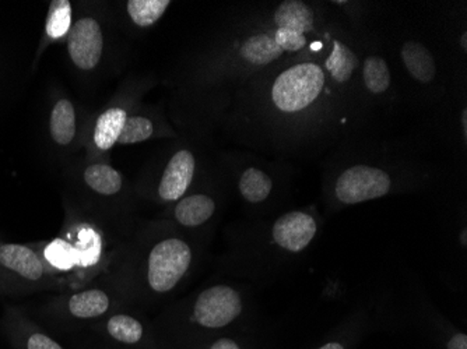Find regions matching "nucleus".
<instances>
[{
	"instance_id": "1",
	"label": "nucleus",
	"mask_w": 467,
	"mask_h": 349,
	"mask_svg": "<svg viewBox=\"0 0 467 349\" xmlns=\"http://www.w3.org/2000/svg\"><path fill=\"white\" fill-rule=\"evenodd\" d=\"M317 39L308 51L275 65L256 80L262 84L264 139L280 161L335 149L367 136L374 123L330 83L317 54Z\"/></svg>"
},
{
	"instance_id": "2",
	"label": "nucleus",
	"mask_w": 467,
	"mask_h": 349,
	"mask_svg": "<svg viewBox=\"0 0 467 349\" xmlns=\"http://www.w3.org/2000/svg\"><path fill=\"white\" fill-rule=\"evenodd\" d=\"M431 168L403 144L359 136L330 152L322 196L329 212L429 188Z\"/></svg>"
},
{
	"instance_id": "3",
	"label": "nucleus",
	"mask_w": 467,
	"mask_h": 349,
	"mask_svg": "<svg viewBox=\"0 0 467 349\" xmlns=\"http://www.w3.org/2000/svg\"><path fill=\"white\" fill-rule=\"evenodd\" d=\"M324 231V217L315 206L285 209L249 228L238 249L246 272L275 280L303 263Z\"/></svg>"
},
{
	"instance_id": "4",
	"label": "nucleus",
	"mask_w": 467,
	"mask_h": 349,
	"mask_svg": "<svg viewBox=\"0 0 467 349\" xmlns=\"http://www.w3.org/2000/svg\"><path fill=\"white\" fill-rule=\"evenodd\" d=\"M248 295L233 283H213L157 319L160 349H186L206 338L252 329Z\"/></svg>"
},
{
	"instance_id": "5",
	"label": "nucleus",
	"mask_w": 467,
	"mask_h": 349,
	"mask_svg": "<svg viewBox=\"0 0 467 349\" xmlns=\"http://www.w3.org/2000/svg\"><path fill=\"white\" fill-rule=\"evenodd\" d=\"M199 251L192 235H185L168 224L156 228L144 245L140 260L141 295L160 299L177 293L191 277Z\"/></svg>"
},
{
	"instance_id": "6",
	"label": "nucleus",
	"mask_w": 467,
	"mask_h": 349,
	"mask_svg": "<svg viewBox=\"0 0 467 349\" xmlns=\"http://www.w3.org/2000/svg\"><path fill=\"white\" fill-rule=\"evenodd\" d=\"M317 54L336 90L375 120L377 109L367 98L361 84V62L356 33L333 9L319 34Z\"/></svg>"
},
{
	"instance_id": "7",
	"label": "nucleus",
	"mask_w": 467,
	"mask_h": 349,
	"mask_svg": "<svg viewBox=\"0 0 467 349\" xmlns=\"http://www.w3.org/2000/svg\"><path fill=\"white\" fill-rule=\"evenodd\" d=\"M84 329L88 334L78 340L80 349H160L153 324L125 312H112Z\"/></svg>"
},
{
	"instance_id": "8",
	"label": "nucleus",
	"mask_w": 467,
	"mask_h": 349,
	"mask_svg": "<svg viewBox=\"0 0 467 349\" xmlns=\"http://www.w3.org/2000/svg\"><path fill=\"white\" fill-rule=\"evenodd\" d=\"M351 30L356 33L358 41L361 84L367 98L374 105L378 114L392 111L393 105L398 101V91L389 60L382 52L380 38L372 34L366 26Z\"/></svg>"
},
{
	"instance_id": "9",
	"label": "nucleus",
	"mask_w": 467,
	"mask_h": 349,
	"mask_svg": "<svg viewBox=\"0 0 467 349\" xmlns=\"http://www.w3.org/2000/svg\"><path fill=\"white\" fill-rule=\"evenodd\" d=\"M293 167L287 161L280 162L275 169L248 167L238 178L237 190L245 206L266 212L283 211V204L290 196Z\"/></svg>"
},
{
	"instance_id": "10",
	"label": "nucleus",
	"mask_w": 467,
	"mask_h": 349,
	"mask_svg": "<svg viewBox=\"0 0 467 349\" xmlns=\"http://www.w3.org/2000/svg\"><path fill=\"white\" fill-rule=\"evenodd\" d=\"M398 55L406 75L424 93L437 96L441 87L440 67L431 49L416 36L401 38L398 44ZM438 99V97H437Z\"/></svg>"
},
{
	"instance_id": "11",
	"label": "nucleus",
	"mask_w": 467,
	"mask_h": 349,
	"mask_svg": "<svg viewBox=\"0 0 467 349\" xmlns=\"http://www.w3.org/2000/svg\"><path fill=\"white\" fill-rule=\"evenodd\" d=\"M217 211H219V201L216 200L213 193L191 191L180 200L170 204L165 224L191 235L196 231L209 227L216 218Z\"/></svg>"
},
{
	"instance_id": "12",
	"label": "nucleus",
	"mask_w": 467,
	"mask_h": 349,
	"mask_svg": "<svg viewBox=\"0 0 467 349\" xmlns=\"http://www.w3.org/2000/svg\"><path fill=\"white\" fill-rule=\"evenodd\" d=\"M196 168L198 161L191 149H181L174 152L165 164L157 183L156 196L159 201L170 206L191 193V188L195 182Z\"/></svg>"
},
{
	"instance_id": "13",
	"label": "nucleus",
	"mask_w": 467,
	"mask_h": 349,
	"mask_svg": "<svg viewBox=\"0 0 467 349\" xmlns=\"http://www.w3.org/2000/svg\"><path fill=\"white\" fill-rule=\"evenodd\" d=\"M0 272L27 285L42 283L49 275L36 249L16 243L0 245Z\"/></svg>"
},
{
	"instance_id": "14",
	"label": "nucleus",
	"mask_w": 467,
	"mask_h": 349,
	"mask_svg": "<svg viewBox=\"0 0 467 349\" xmlns=\"http://www.w3.org/2000/svg\"><path fill=\"white\" fill-rule=\"evenodd\" d=\"M102 46L104 41L101 27L94 18H80L73 27H70L67 49L78 69H94L101 59Z\"/></svg>"
},
{
	"instance_id": "15",
	"label": "nucleus",
	"mask_w": 467,
	"mask_h": 349,
	"mask_svg": "<svg viewBox=\"0 0 467 349\" xmlns=\"http://www.w3.org/2000/svg\"><path fill=\"white\" fill-rule=\"evenodd\" d=\"M114 312L109 293L99 288L73 293L62 304V317L76 323H90L102 319Z\"/></svg>"
},
{
	"instance_id": "16",
	"label": "nucleus",
	"mask_w": 467,
	"mask_h": 349,
	"mask_svg": "<svg viewBox=\"0 0 467 349\" xmlns=\"http://www.w3.org/2000/svg\"><path fill=\"white\" fill-rule=\"evenodd\" d=\"M375 317L369 309H357L336 325L315 349H357L359 343L374 330Z\"/></svg>"
},
{
	"instance_id": "17",
	"label": "nucleus",
	"mask_w": 467,
	"mask_h": 349,
	"mask_svg": "<svg viewBox=\"0 0 467 349\" xmlns=\"http://www.w3.org/2000/svg\"><path fill=\"white\" fill-rule=\"evenodd\" d=\"M67 238L78 260V272H91L104 262V235L91 222H78L67 231Z\"/></svg>"
},
{
	"instance_id": "18",
	"label": "nucleus",
	"mask_w": 467,
	"mask_h": 349,
	"mask_svg": "<svg viewBox=\"0 0 467 349\" xmlns=\"http://www.w3.org/2000/svg\"><path fill=\"white\" fill-rule=\"evenodd\" d=\"M5 332L13 349H67L38 325L17 314L7 317Z\"/></svg>"
},
{
	"instance_id": "19",
	"label": "nucleus",
	"mask_w": 467,
	"mask_h": 349,
	"mask_svg": "<svg viewBox=\"0 0 467 349\" xmlns=\"http://www.w3.org/2000/svg\"><path fill=\"white\" fill-rule=\"evenodd\" d=\"M422 325L431 337L437 349H467V335L459 327L435 311L432 306H424L421 313Z\"/></svg>"
},
{
	"instance_id": "20",
	"label": "nucleus",
	"mask_w": 467,
	"mask_h": 349,
	"mask_svg": "<svg viewBox=\"0 0 467 349\" xmlns=\"http://www.w3.org/2000/svg\"><path fill=\"white\" fill-rule=\"evenodd\" d=\"M38 253L49 274L78 272V260L75 248L63 236L47 243Z\"/></svg>"
},
{
	"instance_id": "21",
	"label": "nucleus",
	"mask_w": 467,
	"mask_h": 349,
	"mask_svg": "<svg viewBox=\"0 0 467 349\" xmlns=\"http://www.w3.org/2000/svg\"><path fill=\"white\" fill-rule=\"evenodd\" d=\"M126 118L128 115L122 108H111L99 118L96 132H94V141L99 149H112L119 140Z\"/></svg>"
},
{
	"instance_id": "22",
	"label": "nucleus",
	"mask_w": 467,
	"mask_h": 349,
	"mask_svg": "<svg viewBox=\"0 0 467 349\" xmlns=\"http://www.w3.org/2000/svg\"><path fill=\"white\" fill-rule=\"evenodd\" d=\"M186 349H261V344L252 329H243L213 335Z\"/></svg>"
},
{
	"instance_id": "23",
	"label": "nucleus",
	"mask_w": 467,
	"mask_h": 349,
	"mask_svg": "<svg viewBox=\"0 0 467 349\" xmlns=\"http://www.w3.org/2000/svg\"><path fill=\"white\" fill-rule=\"evenodd\" d=\"M51 135L52 139L60 146H67L75 139V108L67 99H60L52 109Z\"/></svg>"
},
{
	"instance_id": "24",
	"label": "nucleus",
	"mask_w": 467,
	"mask_h": 349,
	"mask_svg": "<svg viewBox=\"0 0 467 349\" xmlns=\"http://www.w3.org/2000/svg\"><path fill=\"white\" fill-rule=\"evenodd\" d=\"M84 180L88 188L93 189L96 193L101 196H114L122 189V177L118 170L109 165H91L84 172Z\"/></svg>"
},
{
	"instance_id": "25",
	"label": "nucleus",
	"mask_w": 467,
	"mask_h": 349,
	"mask_svg": "<svg viewBox=\"0 0 467 349\" xmlns=\"http://www.w3.org/2000/svg\"><path fill=\"white\" fill-rule=\"evenodd\" d=\"M128 13L138 27H150L164 15L171 5L170 0H130Z\"/></svg>"
},
{
	"instance_id": "26",
	"label": "nucleus",
	"mask_w": 467,
	"mask_h": 349,
	"mask_svg": "<svg viewBox=\"0 0 467 349\" xmlns=\"http://www.w3.org/2000/svg\"><path fill=\"white\" fill-rule=\"evenodd\" d=\"M72 20V6L69 0H54L49 6L48 20H47V34L49 38L57 39L70 31Z\"/></svg>"
},
{
	"instance_id": "27",
	"label": "nucleus",
	"mask_w": 467,
	"mask_h": 349,
	"mask_svg": "<svg viewBox=\"0 0 467 349\" xmlns=\"http://www.w3.org/2000/svg\"><path fill=\"white\" fill-rule=\"evenodd\" d=\"M154 135V125L146 117H128L119 136V143L135 144L149 140Z\"/></svg>"
},
{
	"instance_id": "28",
	"label": "nucleus",
	"mask_w": 467,
	"mask_h": 349,
	"mask_svg": "<svg viewBox=\"0 0 467 349\" xmlns=\"http://www.w3.org/2000/svg\"><path fill=\"white\" fill-rule=\"evenodd\" d=\"M458 128L461 133V140L463 146L467 144V107L463 105L461 109V114L458 117Z\"/></svg>"
}]
</instances>
